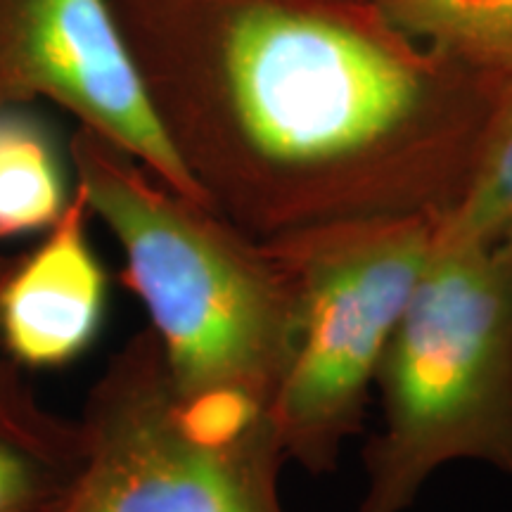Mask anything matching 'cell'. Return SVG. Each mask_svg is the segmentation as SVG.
I'll list each match as a JSON object with an SVG mask.
<instances>
[{
  "label": "cell",
  "mask_w": 512,
  "mask_h": 512,
  "mask_svg": "<svg viewBox=\"0 0 512 512\" xmlns=\"http://www.w3.org/2000/svg\"><path fill=\"white\" fill-rule=\"evenodd\" d=\"M36 98L60 102L164 188L211 209L107 0H0V110Z\"/></svg>",
  "instance_id": "obj_6"
},
{
  "label": "cell",
  "mask_w": 512,
  "mask_h": 512,
  "mask_svg": "<svg viewBox=\"0 0 512 512\" xmlns=\"http://www.w3.org/2000/svg\"><path fill=\"white\" fill-rule=\"evenodd\" d=\"M88 204L76 195L27 259L15 261L0 292V344L29 368H62L100 335L105 268L86 235Z\"/></svg>",
  "instance_id": "obj_7"
},
{
  "label": "cell",
  "mask_w": 512,
  "mask_h": 512,
  "mask_svg": "<svg viewBox=\"0 0 512 512\" xmlns=\"http://www.w3.org/2000/svg\"><path fill=\"white\" fill-rule=\"evenodd\" d=\"M81 456L41 512H283L275 437H219L190 418L145 330L112 358L79 427Z\"/></svg>",
  "instance_id": "obj_5"
},
{
  "label": "cell",
  "mask_w": 512,
  "mask_h": 512,
  "mask_svg": "<svg viewBox=\"0 0 512 512\" xmlns=\"http://www.w3.org/2000/svg\"><path fill=\"white\" fill-rule=\"evenodd\" d=\"M496 242H501V245L508 247V249H510V254H512V226H510L508 230H505V233H503L501 238H498Z\"/></svg>",
  "instance_id": "obj_13"
},
{
  "label": "cell",
  "mask_w": 512,
  "mask_h": 512,
  "mask_svg": "<svg viewBox=\"0 0 512 512\" xmlns=\"http://www.w3.org/2000/svg\"><path fill=\"white\" fill-rule=\"evenodd\" d=\"M384 12L482 79L512 81V0H384Z\"/></svg>",
  "instance_id": "obj_10"
},
{
  "label": "cell",
  "mask_w": 512,
  "mask_h": 512,
  "mask_svg": "<svg viewBox=\"0 0 512 512\" xmlns=\"http://www.w3.org/2000/svg\"><path fill=\"white\" fill-rule=\"evenodd\" d=\"M81 456L79 427L41 420L19 389L0 377V512H41L67 484Z\"/></svg>",
  "instance_id": "obj_8"
},
{
  "label": "cell",
  "mask_w": 512,
  "mask_h": 512,
  "mask_svg": "<svg viewBox=\"0 0 512 512\" xmlns=\"http://www.w3.org/2000/svg\"><path fill=\"white\" fill-rule=\"evenodd\" d=\"M382 430L358 512H406L434 472L475 460L512 479V254L437 245L375 375Z\"/></svg>",
  "instance_id": "obj_3"
},
{
  "label": "cell",
  "mask_w": 512,
  "mask_h": 512,
  "mask_svg": "<svg viewBox=\"0 0 512 512\" xmlns=\"http://www.w3.org/2000/svg\"><path fill=\"white\" fill-rule=\"evenodd\" d=\"M439 221L375 216L264 240L294 294L292 349L271 406L285 460L323 475L361 432L389 337L437 252Z\"/></svg>",
  "instance_id": "obj_4"
},
{
  "label": "cell",
  "mask_w": 512,
  "mask_h": 512,
  "mask_svg": "<svg viewBox=\"0 0 512 512\" xmlns=\"http://www.w3.org/2000/svg\"><path fill=\"white\" fill-rule=\"evenodd\" d=\"M72 157L88 211L124 249V283L150 313L190 418L221 437H275L271 406L294 330L278 256L214 209L152 183L88 128L76 133Z\"/></svg>",
  "instance_id": "obj_2"
},
{
  "label": "cell",
  "mask_w": 512,
  "mask_h": 512,
  "mask_svg": "<svg viewBox=\"0 0 512 512\" xmlns=\"http://www.w3.org/2000/svg\"><path fill=\"white\" fill-rule=\"evenodd\" d=\"M12 268H15V261L3 259V256H0V292H3V285H5V280H8Z\"/></svg>",
  "instance_id": "obj_12"
},
{
  "label": "cell",
  "mask_w": 512,
  "mask_h": 512,
  "mask_svg": "<svg viewBox=\"0 0 512 512\" xmlns=\"http://www.w3.org/2000/svg\"><path fill=\"white\" fill-rule=\"evenodd\" d=\"M69 202L48 128L17 107L0 110V240L50 230Z\"/></svg>",
  "instance_id": "obj_9"
},
{
  "label": "cell",
  "mask_w": 512,
  "mask_h": 512,
  "mask_svg": "<svg viewBox=\"0 0 512 512\" xmlns=\"http://www.w3.org/2000/svg\"><path fill=\"white\" fill-rule=\"evenodd\" d=\"M430 110L425 76L368 36L304 12L242 10L221 43L214 136L226 166L204 185L211 209L256 240L415 216L387 174Z\"/></svg>",
  "instance_id": "obj_1"
},
{
  "label": "cell",
  "mask_w": 512,
  "mask_h": 512,
  "mask_svg": "<svg viewBox=\"0 0 512 512\" xmlns=\"http://www.w3.org/2000/svg\"><path fill=\"white\" fill-rule=\"evenodd\" d=\"M512 226V81H503L456 207L437 245H491Z\"/></svg>",
  "instance_id": "obj_11"
}]
</instances>
